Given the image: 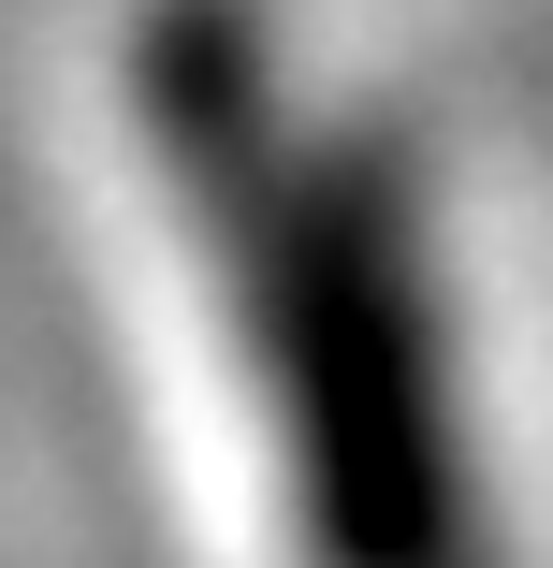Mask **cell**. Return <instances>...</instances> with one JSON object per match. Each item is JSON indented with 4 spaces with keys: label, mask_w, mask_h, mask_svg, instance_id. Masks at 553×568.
Here are the masks:
<instances>
[{
    "label": "cell",
    "mask_w": 553,
    "mask_h": 568,
    "mask_svg": "<svg viewBox=\"0 0 553 568\" xmlns=\"http://www.w3.org/2000/svg\"><path fill=\"white\" fill-rule=\"evenodd\" d=\"M146 132L263 365L306 568H495L408 175L365 132L306 146L277 118L248 0H161L146 16Z\"/></svg>",
    "instance_id": "1"
}]
</instances>
